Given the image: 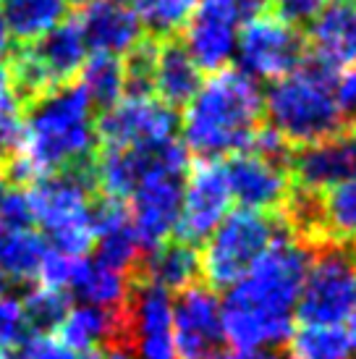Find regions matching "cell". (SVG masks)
I'll use <instances>...</instances> for the list:
<instances>
[{"instance_id":"23","label":"cell","mask_w":356,"mask_h":359,"mask_svg":"<svg viewBox=\"0 0 356 359\" xmlns=\"http://www.w3.org/2000/svg\"><path fill=\"white\" fill-rule=\"evenodd\" d=\"M139 268L144 276V283H152L168 294H178L186 286L197 283L199 278V252L194 244L181 239H168L158 244L155 250L142 255Z\"/></svg>"},{"instance_id":"30","label":"cell","mask_w":356,"mask_h":359,"mask_svg":"<svg viewBox=\"0 0 356 359\" xmlns=\"http://www.w3.org/2000/svg\"><path fill=\"white\" fill-rule=\"evenodd\" d=\"M126 3L137 11L144 29L158 37H170L173 32L184 29L199 0H126Z\"/></svg>"},{"instance_id":"29","label":"cell","mask_w":356,"mask_h":359,"mask_svg":"<svg viewBox=\"0 0 356 359\" xmlns=\"http://www.w3.org/2000/svg\"><path fill=\"white\" fill-rule=\"evenodd\" d=\"M286 359H351L354 344L343 325H309L301 323L286 341Z\"/></svg>"},{"instance_id":"10","label":"cell","mask_w":356,"mask_h":359,"mask_svg":"<svg viewBox=\"0 0 356 359\" xmlns=\"http://www.w3.org/2000/svg\"><path fill=\"white\" fill-rule=\"evenodd\" d=\"M267 0H199L184 24V48L199 71H220L233 63L241 24L265 11Z\"/></svg>"},{"instance_id":"44","label":"cell","mask_w":356,"mask_h":359,"mask_svg":"<svg viewBox=\"0 0 356 359\" xmlns=\"http://www.w3.org/2000/svg\"><path fill=\"white\" fill-rule=\"evenodd\" d=\"M6 283H8V280H6V276H3V273H0V294H3V291H6Z\"/></svg>"},{"instance_id":"19","label":"cell","mask_w":356,"mask_h":359,"mask_svg":"<svg viewBox=\"0 0 356 359\" xmlns=\"http://www.w3.org/2000/svg\"><path fill=\"white\" fill-rule=\"evenodd\" d=\"M92 53L126 58L144 40V27L126 0H97L76 16Z\"/></svg>"},{"instance_id":"27","label":"cell","mask_w":356,"mask_h":359,"mask_svg":"<svg viewBox=\"0 0 356 359\" xmlns=\"http://www.w3.org/2000/svg\"><path fill=\"white\" fill-rule=\"evenodd\" d=\"M69 0H0V13L6 19L13 42L29 45L48 34L66 19Z\"/></svg>"},{"instance_id":"31","label":"cell","mask_w":356,"mask_h":359,"mask_svg":"<svg viewBox=\"0 0 356 359\" xmlns=\"http://www.w3.org/2000/svg\"><path fill=\"white\" fill-rule=\"evenodd\" d=\"M24 299V309L29 318L32 333H55V328L60 325L63 315L69 312V307L74 304L66 291L48 289V286H32Z\"/></svg>"},{"instance_id":"13","label":"cell","mask_w":356,"mask_h":359,"mask_svg":"<svg viewBox=\"0 0 356 359\" xmlns=\"http://www.w3.org/2000/svg\"><path fill=\"white\" fill-rule=\"evenodd\" d=\"M173 339L178 359H212L226 346L223 304L207 283H191L173 297Z\"/></svg>"},{"instance_id":"25","label":"cell","mask_w":356,"mask_h":359,"mask_svg":"<svg viewBox=\"0 0 356 359\" xmlns=\"http://www.w3.org/2000/svg\"><path fill=\"white\" fill-rule=\"evenodd\" d=\"M338 247L356 244V173L322 191L315 215V241Z\"/></svg>"},{"instance_id":"26","label":"cell","mask_w":356,"mask_h":359,"mask_svg":"<svg viewBox=\"0 0 356 359\" xmlns=\"http://www.w3.org/2000/svg\"><path fill=\"white\" fill-rule=\"evenodd\" d=\"M48 250V239L34 226L0 231V273L6 280L34 283Z\"/></svg>"},{"instance_id":"12","label":"cell","mask_w":356,"mask_h":359,"mask_svg":"<svg viewBox=\"0 0 356 359\" xmlns=\"http://www.w3.org/2000/svg\"><path fill=\"white\" fill-rule=\"evenodd\" d=\"M233 210L226 168L220 160H197L184 173L181 210H178L176 239L199 244L220 226Z\"/></svg>"},{"instance_id":"15","label":"cell","mask_w":356,"mask_h":359,"mask_svg":"<svg viewBox=\"0 0 356 359\" xmlns=\"http://www.w3.org/2000/svg\"><path fill=\"white\" fill-rule=\"evenodd\" d=\"M228 179V189L233 205L257 212H275L286 208L294 191L288 163L259 155L254 150H241L223 163Z\"/></svg>"},{"instance_id":"20","label":"cell","mask_w":356,"mask_h":359,"mask_svg":"<svg viewBox=\"0 0 356 359\" xmlns=\"http://www.w3.org/2000/svg\"><path fill=\"white\" fill-rule=\"evenodd\" d=\"M92 226H95V257L110 268H118L131 273L139 268L142 259V247L134 229H131L129 208L126 200L116 197H95L92 205Z\"/></svg>"},{"instance_id":"39","label":"cell","mask_w":356,"mask_h":359,"mask_svg":"<svg viewBox=\"0 0 356 359\" xmlns=\"http://www.w3.org/2000/svg\"><path fill=\"white\" fill-rule=\"evenodd\" d=\"M212 359H283L278 351H228V354H223L220 351L218 357H212Z\"/></svg>"},{"instance_id":"28","label":"cell","mask_w":356,"mask_h":359,"mask_svg":"<svg viewBox=\"0 0 356 359\" xmlns=\"http://www.w3.org/2000/svg\"><path fill=\"white\" fill-rule=\"evenodd\" d=\"M76 84L84 90V95L95 108L105 110L129 92L126 63L118 55L89 53L87 60L81 63L79 74H76Z\"/></svg>"},{"instance_id":"43","label":"cell","mask_w":356,"mask_h":359,"mask_svg":"<svg viewBox=\"0 0 356 359\" xmlns=\"http://www.w3.org/2000/svg\"><path fill=\"white\" fill-rule=\"evenodd\" d=\"M69 3H74V6L84 8V6H92V3H97V0H69Z\"/></svg>"},{"instance_id":"3","label":"cell","mask_w":356,"mask_h":359,"mask_svg":"<svg viewBox=\"0 0 356 359\" xmlns=\"http://www.w3.org/2000/svg\"><path fill=\"white\" fill-rule=\"evenodd\" d=\"M265 118L259 81L236 66L202 79L178 118V140L197 160H220L247 150Z\"/></svg>"},{"instance_id":"24","label":"cell","mask_w":356,"mask_h":359,"mask_svg":"<svg viewBox=\"0 0 356 359\" xmlns=\"http://www.w3.org/2000/svg\"><path fill=\"white\" fill-rule=\"evenodd\" d=\"M69 294L71 299L76 297L81 304L123 312L131 297V273L110 268L97 257H81Z\"/></svg>"},{"instance_id":"46","label":"cell","mask_w":356,"mask_h":359,"mask_svg":"<svg viewBox=\"0 0 356 359\" xmlns=\"http://www.w3.org/2000/svg\"><path fill=\"white\" fill-rule=\"evenodd\" d=\"M354 257H356V255H354Z\"/></svg>"},{"instance_id":"41","label":"cell","mask_w":356,"mask_h":359,"mask_svg":"<svg viewBox=\"0 0 356 359\" xmlns=\"http://www.w3.org/2000/svg\"><path fill=\"white\" fill-rule=\"evenodd\" d=\"M346 333H348V339H351V344H354V349H356V307H354V312H351V318L346 320Z\"/></svg>"},{"instance_id":"6","label":"cell","mask_w":356,"mask_h":359,"mask_svg":"<svg viewBox=\"0 0 356 359\" xmlns=\"http://www.w3.org/2000/svg\"><path fill=\"white\" fill-rule=\"evenodd\" d=\"M280 226L283 223L270 212L231 210L218 229L202 241L205 247L199 252V276H205L210 289H231L257 262Z\"/></svg>"},{"instance_id":"38","label":"cell","mask_w":356,"mask_h":359,"mask_svg":"<svg viewBox=\"0 0 356 359\" xmlns=\"http://www.w3.org/2000/svg\"><path fill=\"white\" fill-rule=\"evenodd\" d=\"M79 359H137V357H134V351L126 344H113V346H105V349L92 351V354H79Z\"/></svg>"},{"instance_id":"33","label":"cell","mask_w":356,"mask_h":359,"mask_svg":"<svg viewBox=\"0 0 356 359\" xmlns=\"http://www.w3.org/2000/svg\"><path fill=\"white\" fill-rule=\"evenodd\" d=\"M8 359H79L55 333H29Z\"/></svg>"},{"instance_id":"7","label":"cell","mask_w":356,"mask_h":359,"mask_svg":"<svg viewBox=\"0 0 356 359\" xmlns=\"http://www.w3.org/2000/svg\"><path fill=\"white\" fill-rule=\"evenodd\" d=\"M89 48L79 19H63L40 40L21 45L8 63L13 90L21 102H32L50 90L76 79L81 63L87 60Z\"/></svg>"},{"instance_id":"34","label":"cell","mask_w":356,"mask_h":359,"mask_svg":"<svg viewBox=\"0 0 356 359\" xmlns=\"http://www.w3.org/2000/svg\"><path fill=\"white\" fill-rule=\"evenodd\" d=\"M29 226H34V218H32L27 187H11L0 197V231L29 229Z\"/></svg>"},{"instance_id":"16","label":"cell","mask_w":356,"mask_h":359,"mask_svg":"<svg viewBox=\"0 0 356 359\" xmlns=\"http://www.w3.org/2000/svg\"><path fill=\"white\" fill-rule=\"evenodd\" d=\"M123 339L137 359H178L173 339V294L144 280L131 289Z\"/></svg>"},{"instance_id":"37","label":"cell","mask_w":356,"mask_h":359,"mask_svg":"<svg viewBox=\"0 0 356 359\" xmlns=\"http://www.w3.org/2000/svg\"><path fill=\"white\" fill-rule=\"evenodd\" d=\"M16 108H24V102L19 100V95L13 90L8 63L0 60V113H8V110H16Z\"/></svg>"},{"instance_id":"5","label":"cell","mask_w":356,"mask_h":359,"mask_svg":"<svg viewBox=\"0 0 356 359\" xmlns=\"http://www.w3.org/2000/svg\"><path fill=\"white\" fill-rule=\"evenodd\" d=\"M95 176L92 163L58 170L27 184L32 218L53 250L71 257H89L95 250Z\"/></svg>"},{"instance_id":"18","label":"cell","mask_w":356,"mask_h":359,"mask_svg":"<svg viewBox=\"0 0 356 359\" xmlns=\"http://www.w3.org/2000/svg\"><path fill=\"white\" fill-rule=\"evenodd\" d=\"M312 60L338 74L356 63V0H327L309 21L307 40Z\"/></svg>"},{"instance_id":"22","label":"cell","mask_w":356,"mask_h":359,"mask_svg":"<svg viewBox=\"0 0 356 359\" xmlns=\"http://www.w3.org/2000/svg\"><path fill=\"white\" fill-rule=\"evenodd\" d=\"M202 84V71L191 60L186 48L176 40H163L155 45L149 92L170 108L186 105Z\"/></svg>"},{"instance_id":"4","label":"cell","mask_w":356,"mask_h":359,"mask_svg":"<svg viewBox=\"0 0 356 359\" xmlns=\"http://www.w3.org/2000/svg\"><path fill=\"white\" fill-rule=\"evenodd\" d=\"M333 71L317 60L304 58L296 69L270 81L262 92L270 129L278 131L291 147H304L343 131V116L333 95Z\"/></svg>"},{"instance_id":"1","label":"cell","mask_w":356,"mask_h":359,"mask_svg":"<svg viewBox=\"0 0 356 359\" xmlns=\"http://www.w3.org/2000/svg\"><path fill=\"white\" fill-rule=\"evenodd\" d=\"M309 241L280 226L257 262L226 289L223 336L233 351H275L296 328V302L309 265Z\"/></svg>"},{"instance_id":"36","label":"cell","mask_w":356,"mask_h":359,"mask_svg":"<svg viewBox=\"0 0 356 359\" xmlns=\"http://www.w3.org/2000/svg\"><path fill=\"white\" fill-rule=\"evenodd\" d=\"M333 95L343 121L356 118V63L348 69H341L333 76Z\"/></svg>"},{"instance_id":"11","label":"cell","mask_w":356,"mask_h":359,"mask_svg":"<svg viewBox=\"0 0 356 359\" xmlns=\"http://www.w3.org/2000/svg\"><path fill=\"white\" fill-rule=\"evenodd\" d=\"M178 140L176 108L149 92H126L97 118V147H158Z\"/></svg>"},{"instance_id":"8","label":"cell","mask_w":356,"mask_h":359,"mask_svg":"<svg viewBox=\"0 0 356 359\" xmlns=\"http://www.w3.org/2000/svg\"><path fill=\"white\" fill-rule=\"evenodd\" d=\"M356 307V257L327 244L309 257L296 302V320L309 325H346Z\"/></svg>"},{"instance_id":"17","label":"cell","mask_w":356,"mask_h":359,"mask_svg":"<svg viewBox=\"0 0 356 359\" xmlns=\"http://www.w3.org/2000/svg\"><path fill=\"white\" fill-rule=\"evenodd\" d=\"M291 163L294 189L304 194H322L330 187L356 173V131H338L325 140L299 147Z\"/></svg>"},{"instance_id":"14","label":"cell","mask_w":356,"mask_h":359,"mask_svg":"<svg viewBox=\"0 0 356 359\" xmlns=\"http://www.w3.org/2000/svg\"><path fill=\"white\" fill-rule=\"evenodd\" d=\"M184 173L186 170L176 168L155 170L129 194L126 208L142 252L155 250L158 244L176 236Z\"/></svg>"},{"instance_id":"9","label":"cell","mask_w":356,"mask_h":359,"mask_svg":"<svg viewBox=\"0 0 356 359\" xmlns=\"http://www.w3.org/2000/svg\"><path fill=\"white\" fill-rule=\"evenodd\" d=\"M307 58V42L291 21L259 11L249 16L236 40V69L254 81H275Z\"/></svg>"},{"instance_id":"21","label":"cell","mask_w":356,"mask_h":359,"mask_svg":"<svg viewBox=\"0 0 356 359\" xmlns=\"http://www.w3.org/2000/svg\"><path fill=\"white\" fill-rule=\"evenodd\" d=\"M126 330V309L113 312V309L92 307V304H71L69 312L63 315L60 325L55 328L58 336L71 351L76 354H92L105 346L121 344Z\"/></svg>"},{"instance_id":"35","label":"cell","mask_w":356,"mask_h":359,"mask_svg":"<svg viewBox=\"0 0 356 359\" xmlns=\"http://www.w3.org/2000/svg\"><path fill=\"white\" fill-rule=\"evenodd\" d=\"M24 142V108L0 113V158H13Z\"/></svg>"},{"instance_id":"40","label":"cell","mask_w":356,"mask_h":359,"mask_svg":"<svg viewBox=\"0 0 356 359\" xmlns=\"http://www.w3.org/2000/svg\"><path fill=\"white\" fill-rule=\"evenodd\" d=\"M13 48V37H11L8 27H6V19H3V13H0V60L6 58Z\"/></svg>"},{"instance_id":"45","label":"cell","mask_w":356,"mask_h":359,"mask_svg":"<svg viewBox=\"0 0 356 359\" xmlns=\"http://www.w3.org/2000/svg\"><path fill=\"white\" fill-rule=\"evenodd\" d=\"M8 357H11L8 351H6V349H0V359H8Z\"/></svg>"},{"instance_id":"42","label":"cell","mask_w":356,"mask_h":359,"mask_svg":"<svg viewBox=\"0 0 356 359\" xmlns=\"http://www.w3.org/2000/svg\"><path fill=\"white\" fill-rule=\"evenodd\" d=\"M8 189V176H6V170L0 165V197H3V191Z\"/></svg>"},{"instance_id":"32","label":"cell","mask_w":356,"mask_h":359,"mask_svg":"<svg viewBox=\"0 0 356 359\" xmlns=\"http://www.w3.org/2000/svg\"><path fill=\"white\" fill-rule=\"evenodd\" d=\"M32 333L24 299L16 294H0V349H16Z\"/></svg>"},{"instance_id":"2","label":"cell","mask_w":356,"mask_h":359,"mask_svg":"<svg viewBox=\"0 0 356 359\" xmlns=\"http://www.w3.org/2000/svg\"><path fill=\"white\" fill-rule=\"evenodd\" d=\"M95 110L76 81L34 97L24 110L21 150L3 163L8 184L27 187L42 176L92 163L97 150Z\"/></svg>"}]
</instances>
